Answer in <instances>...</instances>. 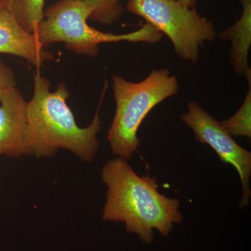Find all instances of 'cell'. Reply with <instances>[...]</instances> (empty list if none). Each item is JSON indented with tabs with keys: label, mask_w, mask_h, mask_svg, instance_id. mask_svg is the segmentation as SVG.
Listing matches in <instances>:
<instances>
[{
	"label": "cell",
	"mask_w": 251,
	"mask_h": 251,
	"mask_svg": "<svg viewBox=\"0 0 251 251\" xmlns=\"http://www.w3.org/2000/svg\"><path fill=\"white\" fill-rule=\"evenodd\" d=\"M101 176L107 186L103 221L125 224L128 232L146 244L153 242L155 229L168 236L174 224L182 222L179 200L159 193L156 177L139 176L125 158L107 162Z\"/></svg>",
	"instance_id": "6da1fadb"
},
{
	"label": "cell",
	"mask_w": 251,
	"mask_h": 251,
	"mask_svg": "<svg viewBox=\"0 0 251 251\" xmlns=\"http://www.w3.org/2000/svg\"><path fill=\"white\" fill-rule=\"evenodd\" d=\"M50 87V81L36 69L34 94L28 102L32 155L50 157L64 149L82 161H93L99 149L97 135L102 128L99 111L89 126L81 128L67 103L69 92L65 84H59L53 92Z\"/></svg>",
	"instance_id": "7a4b0ae2"
},
{
	"label": "cell",
	"mask_w": 251,
	"mask_h": 251,
	"mask_svg": "<svg viewBox=\"0 0 251 251\" xmlns=\"http://www.w3.org/2000/svg\"><path fill=\"white\" fill-rule=\"evenodd\" d=\"M112 82L116 110L108 140L112 153L128 160L139 148L138 132L143 120L157 105L178 94L179 82L168 69H154L139 82L118 75Z\"/></svg>",
	"instance_id": "3957f363"
},
{
	"label": "cell",
	"mask_w": 251,
	"mask_h": 251,
	"mask_svg": "<svg viewBox=\"0 0 251 251\" xmlns=\"http://www.w3.org/2000/svg\"><path fill=\"white\" fill-rule=\"evenodd\" d=\"M92 11L81 0H59L44 13V18L34 35L41 45L63 43L69 50L93 57L99 52V46L105 43L127 41L156 44L163 34L147 23L138 30L114 34L90 27L87 19Z\"/></svg>",
	"instance_id": "277c9868"
},
{
	"label": "cell",
	"mask_w": 251,
	"mask_h": 251,
	"mask_svg": "<svg viewBox=\"0 0 251 251\" xmlns=\"http://www.w3.org/2000/svg\"><path fill=\"white\" fill-rule=\"evenodd\" d=\"M127 10L144 18L162 34H166L176 54L196 64L200 49L206 41L214 40L216 31L209 20L176 0H129Z\"/></svg>",
	"instance_id": "5b68a950"
},
{
	"label": "cell",
	"mask_w": 251,
	"mask_h": 251,
	"mask_svg": "<svg viewBox=\"0 0 251 251\" xmlns=\"http://www.w3.org/2000/svg\"><path fill=\"white\" fill-rule=\"evenodd\" d=\"M181 119L192 129L196 140L207 144L225 163L232 165L242 181L243 194L240 206L244 209L250 201L251 191V153L239 146L230 135L210 114L196 102L188 103V112L181 114Z\"/></svg>",
	"instance_id": "8992f818"
},
{
	"label": "cell",
	"mask_w": 251,
	"mask_h": 251,
	"mask_svg": "<svg viewBox=\"0 0 251 251\" xmlns=\"http://www.w3.org/2000/svg\"><path fill=\"white\" fill-rule=\"evenodd\" d=\"M32 155L28 102L16 86L0 91V156Z\"/></svg>",
	"instance_id": "52a82bcc"
},
{
	"label": "cell",
	"mask_w": 251,
	"mask_h": 251,
	"mask_svg": "<svg viewBox=\"0 0 251 251\" xmlns=\"http://www.w3.org/2000/svg\"><path fill=\"white\" fill-rule=\"evenodd\" d=\"M0 53L21 57L36 69L54 58L34 34L21 27L5 6L0 8Z\"/></svg>",
	"instance_id": "ba28073f"
},
{
	"label": "cell",
	"mask_w": 251,
	"mask_h": 251,
	"mask_svg": "<svg viewBox=\"0 0 251 251\" xmlns=\"http://www.w3.org/2000/svg\"><path fill=\"white\" fill-rule=\"evenodd\" d=\"M242 5V16L228 28L219 34L221 41L231 42L230 60L234 72L244 75L249 70V53L251 46V0H239Z\"/></svg>",
	"instance_id": "9c48e42d"
},
{
	"label": "cell",
	"mask_w": 251,
	"mask_h": 251,
	"mask_svg": "<svg viewBox=\"0 0 251 251\" xmlns=\"http://www.w3.org/2000/svg\"><path fill=\"white\" fill-rule=\"evenodd\" d=\"M46 0H4V6L9 10L21 27L34 34L44 18Z\"/></svg>",
	"instance_id": "30bf717a"
},
{
	"label": "cell",
	"mask_w": 251,
	"mask_h": 251,
	"mask_svg": "<svg viewBox=\"0 0 251 251\" xmlns=\"http://www.w3.org/2000/svg\"><path fill=\"white\" fill-rule=\"evenodd\" d=\"M249 88L241 108L227 120L221 122V125L231 136L251 137V71L245 74Z\"/></svg>",
	"instance_id": "8fae6325"
},
{
	"label": "cell",
	"mask_w": 251,
	"mask_h": 251,
	"mask_svg": "<svg viewBox=\"0 0 251 251\" xmlns=\"http://www.w3.org/2000/svg\"><path fill=\"white\" fill-rule=\"evenodd\" d=\"M92 11V21L110 25L121 17L123 8L120 0H81Z\"/></svg>",
	"instance_id": "7c38bea8"
},
{
	"label": "cell",
	"mask_w": 251,
	"mask_h": 251,
	"mask_svg": "<svg viewBox=\"0 0 251 251\" xmlns=\"http://www.w3.org/2000/svg\"><path fill=\"white\" fill-rule=\"evenodd\" d=\"M11 86H16L14 72L0 59V91Z\"/></svg>",
	"instance_id": "4fadbf2b"
},
{
	"label": "cell",
	"mask_w": 251,
	"mask_h": 251,
	"mask_svg": "<svg viewBox=\"0 0 251 251\" xmlns=\"http://www.w3.org/2000/svg\"><path fill=\"white\" fill-rule=\"evenodd\" d=\"M181 4L188 8L194 7L197 0H176Z\"/></svg>",
	"instance_id": "5bb4252c"
},
{
	"label": "cell",
	"mask_w": 251,
	"mask_h": 251,
	"mask_svg": "<svg viewBox=\"0 0 251 251\" xmlns=\"http://www.w3.org/2000/svg\"><path fill=\"white\" fill-rule=\"evenodd\" d=\"M4 6V0H0V8Z\"/></svg>",
	"instance_id": "9a60e30c"
}]
</instances>
